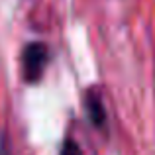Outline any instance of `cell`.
<instances>
[{"label":"cell","instance_id":"cell-1","mask_svg":"<svg viewBox=\"0 0 155 155\" xmlns=\"http://www.w3.org/2000/svg\"><path fill=\"white\" fill-rule=\"evenodd\" d=\"M47 61H49V49H47L45 43L41 41H31L24 47L22 51V75L24 81L30 84L39 83L43 71L47 67Z\"/></svg>","mask_w":155,"mask_h":155},{"label":"cell","instance_id":"cell-2","mask_svg":"<svg viewBox=\"0 0 155 155\" xmlns=\"http://www.w3.org/2000/svg\"><path fill=\"white\" fill-rule=\"evenodd\" d=\"M84 108H87L88 120L92 122V126L94 128H104L106 126V108H104V102L98 92H88L87 98H84Z\"/></svg>","mask_w":155,"mask_h":155},{"label":"cell","instance_id":"cell-3","mask_svg":"<svg viewBox=\"0 0 155 155\" xmlns=\"http://www.w3.org/2000/svg\"><path fill=\"white\" fill-rule=\"evenodd\" d=\"M59 155H83V149L79 147V143L75 140H65L63 145H61Z\"/></svg>","mask_w":155,"mask_h":155},{"label":"cell","instance_id":"cell-4","mask_svg":"<svg viewBox=\"0 0 155 155\" xmlns=\"http://www.w3.org/2000/svg\"><path fill=\"white\" fill-rule=\"evenodd\" d=\"M0 155H14V149H12L10 140H8L6 134L0 136Z\"/></svg>","mask_w":155,"mask_h":155}]
</instances>
